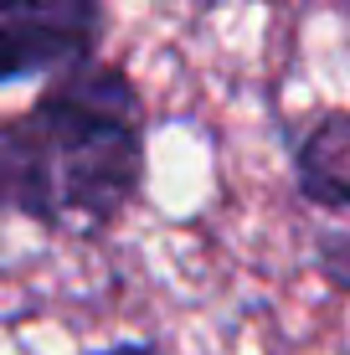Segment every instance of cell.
Returning a JSON list of instances; mask_svg holds the SVG:
<instances>
[{"instance_id":"5","label":"cell","mask_w":350,"mask_h":355,"mask_svg":"<svg viewBox=\"0 0 350 355\" xmlns=\"http://www.w3.org/2000/svg\"><path fill=\"white\" fill-rule=\"evenodd\" d=\"M88 355H160V350L144 345V340H119V345H103V350H88Z\"/></svg>"},{"instance_id":"3","label":"cell","mask_w":350,"mask_h":355,"mask_svg":"<svg viewBox=\"0 0 350 355\" xmlns=\"http://www.w3.org/2000/svg\"><path fill=\"white\" fill-rule=\"evenodd\" d=\"M294 186L315 211L350 216V114H315L294 139Z\"/></svg>"},{"instance_id":"2","label":"cell","mask_w":350,"mask_h":355,"mask_svg":"<svg viewBox=\"0 0 350 355\" xmlns=\"http://www.w3.org/2000/svg\"><path fill=\"white\" fill-rule=\"evenodd\" d=\"M103 0H0V83L52 78L98 57Z\"/></svg>"},{"instance_id":"4","label":"cell","mask_w":350,"mask_h":355,"mask_svg":"<svg viewBox=\"0 0 350 355\" xmlns=\"http://www.w3.org/2000/svg\"><path fill=\"white\" fill-rule=\"evenodd\" d=\"M315 248H320V273L330 278L335 288L350 293V232H324Z\"/></svg>"},{"instance_id":"1","label":"cell","mask_w":350,"mask_h":355,"mask_svg":"<svg viewBox=\"0 0 350 355\" xmlns=\"http://www.w3.org/2000/svg\"><path fill=\"white\" fill-rule=\"evenodd\" d=\"M144 160L139 88L98 57L72 62L0 119V211L57 237H103L139 201Z\"/></svg>"}]
</instances>
